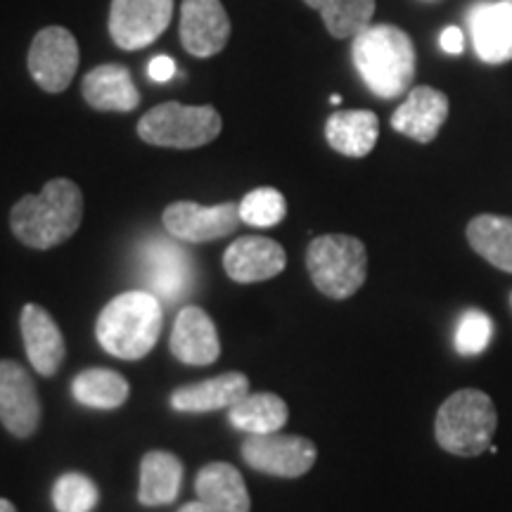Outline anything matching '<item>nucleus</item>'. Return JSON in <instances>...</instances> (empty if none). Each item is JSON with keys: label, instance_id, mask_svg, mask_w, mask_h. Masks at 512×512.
I'll list each match as a JSON object with an SVG mask.
<instances>
[{"label": "nucleus", "instance_id": "nucleus-1", "mask_svg": "<svg viewBox=\"0 0 512 512\" xmlns=\"http://www.w3.org/2000/svg\"><path fill=\"white\" fill-rule=\"evenodd\" d=\"M83 221V192L69 178H53L38 195L22 197L10 211L15 238L31 249L67 242Z\"/></svg>", "mask_w": 512, "mask_h": 512}, {"label": "nucleus", "instance_id": "nucleus-2", "mask_svg": "<svg viewBox=\"0 0 512 512\" xmlns=\"http://www.w3.org/2000/svg\"><path fill=\"white\" fill-rule=\"evenodd\" d=\"M354 67L370 93L394 100L413 86L418 57L406 31L394 24H370L351 43Z\"/></svg>", "mask_w": 512, "mask_h": 512}, {"label": "nucleus", "instance_id": "nucleus-3", "mask_svg": "<svg viewBox=\"0 0 512 512\" xmlns=\"http://www.w3.org/2000/svg\"><path fill=\"white\" fill-rule=\"evenodd\" d=\"M162 302L147 290H131L114 297L100 311L95 337L100 347L121 361H140L155 349L162 332Z\"/></svg>", "mask_w": 512, "mask_h": 512}, {"label": "nucleus", "instance_id": "nucleus-4", "mask_svg": "<svg viewBox=\"0 0 512 512\" xmlns=\"http://www.w3.org/2000/svg\"><path fill=\"white\" fill-rule=\"evenodd\" d=\"M496 427L494 399L482 389H460L439 406L434 418V437L451 456L477 458L491 448Z\"/></svg>", "mask_w": 512, "mask_h": 512}, {"label": "nucleus", "instance_id": "nucleus-5", "mask_svg": "<svg viewBox=\"0 0 512 512\" xmlns=\"http://www.w3.org/2000/svg\"><path fill=\"white\" fill-rule=\"evenodd\" d=\"M306 268L320 294L342 302V299L354 297L366 283V245L351 235H320L306 249Z\"/></svg>", "mask_w": 512, "mask_h": 512}, {"label": "nucleus", "instance_id": "nucleus-6", "mask_svg": "<svg viewBox=\"0 0 512 512\" xmlns=\"http://www.w3.org/2000/svg\"><path fill=\"white\" fill-rule=\"evenodd\" d=\"M223 119L214 105L192 107L183 102H164L152 107L138 121V136L147 145L166 150H197L221 136Z\"/></svg>", "mask_w": 512, "mask_h": 512}, {"label": "nucleus", "instance_id": "nucleus-7", "mask_svg": "<svg viewBox=\"0 0 512 512\" xmlns=\"http://www.w3.org/2000/svg\"><path fill=\"white\" fill-rule=\"evenodd\" d=\"M242 458L256 472L297 479L316 465L318 448L302 434H249L242 444Z\"/></svg>", "mask_w": 512, "mask_h": 512}, {"label": "nucleus", "instance_id": "nucleus-8", "mask_svg": "<svg viewBox=\"0 0 512 512\" xmlns=\"http://www.w3.org/2000/svg\"><path fill=\"white\" fill-rule=\"evenodd\" d=\"M79 43L64 27H46L34 36L29 48V74L46 93H64L79 69Z\"/></svg>", "mask_w": 512, "mask_h": 512}, {"label": "nucleus", "instance_id": "nucleus-9", "mask_svg": "<svg viewBox=\"0 0 512 512\" xmlns=\"http://www.w3.org/2000/svg\"><path fill=\"white\" fill-rule=\"evenodd\" d=\"M162 223L174 240L204 245L238 230L242 223L240 204L223 202L214 207H202L197 202H174L164 209Z\"/></svg>", "mask_w": 512, "mask_h": 512}, {"label": "nucleus", "instance_id": "nucleus-10", "mask_svg": "<svg viewBox=\"0 0 512 512\" xmlns=\"http://www.w3.org/2000/svg\"><path fill=\"white\" fill-rule=\"evenodd\" d=\"M174 0H112L110 36L121 50H143L169 29Z\"/></svg>", "mask_w": 512, "mask_h": 512}, {"label": "nucleus", "instance_id": "nucleus-11", "mask_svg": "<svg viewBox=\"0 0 512 512\" xmlns=\"http://www.w3.org/2000/svg\"><path fill=\"white\" fill-rule=\"evenodd\" d=\"M143 278L159 302H178L192 287L190 254L176 240L152 238L143 247Z\"/></svg>", "mask_w": 512, "mask_h": 512}, {"label": "nucleus", "instance_id": "nucleus-12", "mask_svg": "<svg viewBox=\"0 0 512 512\" xmlns=\"http://www.w3.org/2000/svg\"><path fill=\"white\" fill-rule=\"evenodd\" d=\"M41 401L29 370L17 361H0V422L12 437L27 439L41 425Z\"/></svg>", "mask_w": 512, "mask_h": 512}, {"label": "nucleus", "instance_id": "nucleus-13", "mask_svg": "<svg viewBox=\"0 0 512 512\" xmlns=\"http://www.w3.org/2000/svg\"><path fill=\"white\" fill-rule=\"evenodd\" d=\"M230 17L221 0H183L181 43L192 57L219 55L228 46Z\"/></svg>", "mask_w": 512, "mask_h": 512}, {"label": "nucleus", "instance_id": "nucleus-14", "mask_svg": "<svg viewBox=\"0 0 512 512\" xmlns=\"http://www.w3.org/2000/svg\"><path fill=\"white\" fill-rule=\"evenodd\" d=\"M287 266V254L280 242L259 235H245L235 240L223 254V268L228 278L240 285L264 283L280 275Z\"/></svg>", "mask_w": 512, "mask_h": 512}, {"label": "nucleus", "instance_id": "nucleus-15", "mask_svg": "<svg viewBox=\"0 0 512 512\" xmlns=\"http://www.w3.org/2000/svg\"><path fill=\"white\" fill-rule=\"evenodd\" d=\"M171 354L185 366H211L221 356L214 320L200 306H183L171 330Z\"/></svg>", "mask_w": 512, "mask_h": 512}, {"label": "nucleus", "instance_id": "nucleus-16", "mask_svg": "<svg viewBox=\"0 0 512 512\" xmlns=\"http://www.w3.org/2000/svg\"><path fill=\"white\" fill-rule=\"evenodd\" d=\"M479 60L503 64L512 60V0L477 3L467 17Z\"/></svg>", "mask_w": 512, "mask_h": 512}, {"label": "nucleus", "instance_id": "nucleus-17", "mask_svg": "<svg viewBox=\"0 0 512 512\" xmlns=\"http://www.w3.org/2000/svg\"><path fill=\"white\" fill-rule=\"evenodd\" d=\"M448 119V98L437 88L415 86L392 114V128L401 136L432 143Z\"/></svg>", "mask_w": 512, "mask_h": 512}, {"label": "nucleus", "instance_id": "nucleus-18", "mask_svg": "<svg viewBox=\"0 0 512 512\" xmlns=\"http://www.w3.org/2000/svg\"><path fill=\"white\" fill-rule=\"evenodd\" d=\"M19 325H22L24 349H27L31 368L38 375L53 377L67 354L62 330L57 328L55 318L43 306L27 304L22 309Z\"/></svg>", "mask_w": 512, "mask_h": 512}, {"label": "nucleus", "instance_id": "nucleus-19", "mask_svg": "<svg viewBox=\"0 0 512 512\" xmlns=\"http://www.w3.org/2000/svg\"><path fill=\"white\" fill-rule=\"evenodd\" d=\"M81 95L98 112H131L140 105V93L124 64H100L83 76Z\"/></svg>", "mask_w": 512, "mask_h": 512}, {"label": "nucleus", "instance_id": "nucleus-20", "mask_svg": "<svg viewBox=\"0 0 512 512\" xmlns=\"http://www.w3.org/2000/svg\"><path fill=\"white\" fill-rule=\"evenodd\" d=\"M249 394V380L242 373H223L209 380L185 384L171 394V406L181 413H211L235 406Z\"/></svg>", "mask_w": 512, "mask_h": 512}, {"label": "nucleus", "instance_id": "nucleus-21", "mask_svg": "<svg viewBox=\"0 0 512 512\" xmlns=\"http://www.w3.org/2000/svg\"><path fill=\"white\" fill-rule=\"evenodd\" d=\"M380 138V119L370 110H344L325 121V140L344 157H368Z\"/></svg>", "mask_w": 512, "mask_h": 512}, {"label": "nucleus", "instance_id": "nucleus-22", "mask_svg": "<svg viewBox=\"0 0 512 512\" xmlns=\"http://www.w3.org/2000/svg\"><path fill=\"white\" fill-rule=\"evenodd\" d=\"M197 501H202L211 512H249L247 484L230 463H209L195 479Z\"/></svg>", "mask_w": 512, "mask_h": 512}, {"label": "nucleus", "instance_id": "nucleus-23", "mask_svg": "<svg viewBox=\"0 0 512 512\" xmlns=\"http://www.w3.org/2000/svg\"><path fill=\"white\" fill-rule=\"evenodd\" d=\"M183 486V463L169 451H150L140 460L138 501L147 508L174 503Z\"/></svg>", "mask_w": 512, "mask_h": 512}, {"label": "nucleus", "instance_id": "nucleus-24", "mask_svg": "<svg viewBox=\"0 0 512 512\" xmlns=\"http://www.w3.org/2000/svg\"><path fill=\"white\" fill-rule=\"evenodd\" d=\"M467 242L498 271L512 273V216H475L467 223Z\"/></svg>", "mask_w": 512, "mask_h": 512}, {"label": "nucleus", "instance_id": "nucleus-25", "mask_svg": "<svg viewBox=\"0 0 512 512\" xmlns=\"http://www.w3.org/2000/svg\"><path fill=\"white\" fill-rule=\"evenodd\" d=\"M228 418L245 434H275L287 425L290 408L278 394H247L228 408Z\"/></svg>", "mask_w": 512, "mask_h": 512}, {"label": "nucleus", "instance_id": "nucleus-26", "mask_svg": "<svg viewBox=\"0 0 512 512\" xmlns=\"http://www.w3.org/2000/svg\"><path fill=\"white\" fill-rule=\"evenodd\" d=\"M72 394L81 406L100 408V411H112V408L124 406L131 387L126 377L110 368H88L74 377Z\"/></svg>", "mask_w": 512, "mask_h": 512}, {"label": "nucleus", "instance_id": "nucleus-27", "mask_svg": "<svg viewBox=\"0 0 512 512\" xmlns=\"http://www.w3.org/2000/svg\"><path fill=\"white\" fill-rule=\"evenodd\" d=\"M320 12L332 38H354L373 24L375 0H304Z\"/></svg>", "mask_w": 512, "mask_h": 512}, {"label": "nucleus", "instance_id": "nucleus-28", "mask_svg": "<svg viewBox=\"0 0 512 512\" xmlns=\"http://www.w3.org/2000/svg\"><path fill=\"white\" fill-rule=\"evenodd\" d=\"M287 216L285 195L275 188H256L240 202V219L252 228H273Z\"/></svg>", "mask_w": 512, "mask_h": 512}, {"label": "nucleus", "instance_id": "nucleus-29", "mask_svg": "<svg viewBox=\"0 0 512 512\" xmlns=\"http://www.w3.org/2000/svg\"><path fill=\"white\" fill-rule=\"evenodd\" d=\"M100 501V491L91 477L67 472L53 486V505L57 512H91Z\"/></svg>", "mask_w": 512, "mask_h": 512}, {"label": "nucleus", "instance_id": "nucleus-30", "mask_svg": "<svg viewBox=\"0 0 512 512\" xmlns=\"http://www.w3.org/2000/svg\"><path fill=\"white\" fill-rule=\"evenodd\" d=\"M491 337H494V320L486 316L484 311H465L463 318L458 320L456 328V351L460 356H479L489 347Z\"/></svg>", "mask_w": 512, "mask_h": 512}, {"label": "nucleus", "instance_id": "nucleus-31", "mask_svg": "<svg viewBox=\"0 0 512 512\" xmlns=\"http://www.w3.org/2000/svg\"><path fill=\"white\" fill-rule=\"evenodd\" d=\"M147 74H150L152 81H171L176 74V62L171 60L169 55H157L155 60L150 62V67H147Z\"/></svg>", "mask_w": 512, "mask_h": 512}, {"label": "nucleus", "instance_id": "nucleus-32", "mask_svg": "<svg viewBox=\"0 0 512 512\" xmlns=\"http://www.w3.org/2000/svg\"><path fill=\"white\" fill-rule=\"evenodd\" d=\"M439 48L446 55H460L465 50V36L458 27H446L439 36Z\"/></svg>", "mask_w": 512, "mask_h": 512}, {"label": "nucleus", "instance_id": "nucleus-33", "mask_svg": "<svg viewBox=\"0 0 512 512\" xmlns=\"http://www.w3.org/2000/svg\"><path fill=\"white\" fill-rule=\"evenodd\" d=\"M178 512H211V510L202 501H192V503H185Z\"/></svg>", "mask_w": 512, "mask_h": 512}, {"label": "nucleus", "instance_id": "nucleus-34", "mask_svg": "<svg viewBox=\"0 0 512 512\" xmlns=\"http://www.w3.org/2000/svg\"><path fill=\"white\" fill-rule=\"evenodd\" d=\"M0 512H17V508L8 501V498H0Z\"/></svg>", "mask_w": 512, "mask_h": 512}, {"label": "nucleus", "instance_id": "nucleus-35", "mask_svg": "<svg viewBox=\"0 0 512 512\" xmlns=\"http://www.w3.org/2000/svg\"><path fill=\"white\" fill-rule=\"evenodd\" d=\"M330 102H332V105H342V98H339V95H332Z\"/></svg>", "mask_w": 512, "mask_h": 512}]
</instances>
